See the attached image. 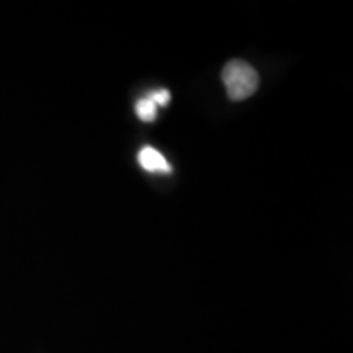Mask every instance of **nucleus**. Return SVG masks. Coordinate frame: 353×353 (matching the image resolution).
Wrapping results in <instances>:
<instances>
[{
	"mask_svg": "<svg viewBox=\"0 0 353 353\" xmlns=\"http://www.w3.org/2000/svg\"><path fill=\"white\" fill-rule=\"evenodd\" d=\"M157 107H165L170 101V92L165 90V88H161V90H154L152 94L148 95Z\"/></svg>",
	"mask_w": 353,
	"mask_h": 353,
	"instance_id": "obj_4",
	"label": "nucleus"
},
{
	"mask_svg": "<svg viewBox=\"0 0 353 353\" xmlns=\"http://www.w3.org/2000/svg\"><path fill=\"white\" fill-rule=\"evenodd\" d=\"M138 159L141 167L148 172H154V174H169V172H172V167L167 162V159L157 149L149 148V145L141 149Z\"/></svg>",
	"mask_w": 353,
	"mask_h": 353,
	"instance_id": "obj_2",
	"label": "nucleus"
},
{
	"mask_svg": "<svg viewBox=\"0 0 353 353\" xmlns=\"http://www.w3.org/2000/svg\"><path fill=\"white\" fill-rule=\"evenodd\" d=\"M136 114H138L141 121L152 123L157 117V105L149 97H144L136 103Z\"/></svg>",
	"mask_w": 353,
	"mask_h": 353,
	"instance_id": "obj_3",
	"label": "nucleus"
},
{
	"mask_svg": "<svg viewBox=\"0 0 353 353\" xmlns=\"http://www.w3.org/2000/svg\"><path fill=\"white\" fill-rule=\"evenodd\" d=\"M223 83L226 87L229 99L241 101L254 95L259 88V74L245 61L234 59L224 65Z\"/></svg>",
	"mask_w": 353,
	"mask_h": 353,
	"instance_id": "obj_1",
	"label": "nucleus"
}]
</instances>
